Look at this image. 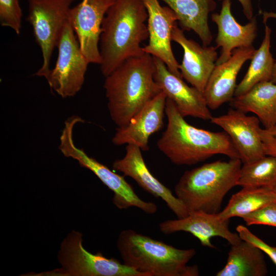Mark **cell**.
I'll use <instances>...</instances> for the list:
<instances>
[{
    "label": "cell",
    "mask_w": 276,
    "mask_h": 276,
    "mask_svg": "<svg viewBox=\"0 0 276 276\" xmlns=\"http://www.w3.org/2000/svg\"><path fill=\"white\" fill-rule=\"evenodd\" d=\"M270 17L276 18V13L266 12L263 13V20H267Z\"/></svg>",
    "instance_id": "31"
},
{
    "label": "cell",
    "mask_w": 276,
    "mask_h": 276,
    "mask_svg": "<svg viewBox=\"0 0 276 276\" xmlns=\"http://www.w3.org/2000/svg\"><path fill=\"white\" fill-rule=\"evenodd\" d=\"M117 246L126 266L145 276H197L196 265L189 266L195 249H181L136 233L131 229L119 234Z\"/></svg>",
    "instance_id": "4"
},
{
    "label": "cell",
    "mask_w": 276,
    "mask_h": 276,
    "mask_svg": "<svg viewBox=\"0 0 276 276\" xmlns=\"http://www.w3.org/2000/svg\"><path fill=\"white\" fill-rule=\"evenodd\" d=\"M155 63L154 79L166 95L175 104L184 118L187 116L204 120H211V112L203 94L194 87H190L183 80L172 73L165 63L153 56Z\"/></svg>",
    "instance_id": "14"
},
{
    "label": "cell",
    "mask_w": 276,
    "mask_h": 276,
    "mask_svg": "<svg viewBox=\"0 0 276 276\" xmlns=\"http://www.w3.org/2000/svg\"><path fill=\"white\" fill-rule=\"evenodd\" d=\"M276 185V156L265 155L241 167L237 186L272 189Z\"/></svg>",
    "instance_id": "25"
},
{
    "label": "cell",
    "mask_w": 276,
    "mask_h": 276,
    "mask_svg": "<svg viewBox=\"0 0 276 276\" xmlns=\"http://www.w3.org/2000/svg\"><path fill=\"white\" fill-rule=\"evenodd\" d=\"M56 64L45 77L51 89L63 98L75 96L81 89L89 63L83 54L71 22L65 24L57 47Z\"/></svg>",
    "instance_id": "9"
},
{
    "label": "cell",
    "mask_w": 276,
    "mask_h": 276,
    "mask_svg": "<svg viewBox=\"0 0 276 276\" xmlns=\"http://www.w3.org/2000/svg\"><path fill=\"white\" fill-rule=\"evenodd\" d=\"M242 218L247 225L257 224L276 227V202L266 204Z\"/></svg>",
    "instance_id": "27"
},
{
    "label": "cell",
    "mask_w": 276,
    "mask_h": 276,
    "mask_svg": "<svg viewBox=\"0 0 276 276\" xmlns=\"http://www.w3.org/2000/svg\"><path fill=\"white\" fill-rule=\"evenodd\" d=\"M83 120L73 116L64 123L61 132L59 149L66 157L76 160L79 165L93 172L98 178L113 192V203L119 209H127L134 206L148 214H153L157 210L156 205L152 202L145 201L135 193L132 187L120 175L95 158L88 156L84 150L75 145L73 140L75 126Z\"/></svg>",
    "instance_id": "6"
},
{
    "label": "cell",
    "mask_w": 276,
    "mask_h": 276,
    "mask_svg": "<svg viewBox=\"0 0 276 276\" xmlns=\"http://www.w3.org/2000/svg\"><path fill=\"white\" fill-rule=\"evenodd\" d=\"M273 190L274 192V193H275V195H276V185L274 187V188H273Z\"/></svg>",
    "instance_id": "33"
},
{
    "label": "cell",
    "mask_w": 276,
    "mask_h": 276,
    "mask_svg": "<svg viewBox=\"0 0 276 276\" xmlns=\"http://www.w3.org/2000/svg\"><path fill=\"white\" fill-rule=\"evenodd\" d=\"M141 151L137 146L127 145L125 156L113 163V169L132 178L145 191L161 198L177 218L188 216L190 212L182 202L151 174Z\"/></svg>",
    "instance_id": "13"
},
{
    "label": "cell",
    "mask_w": 276,
    "mask_h": 276,
    "mask_svg": "<svg viewBox=\"0 0 276 276\" xmlns=\"http://www.w3.org/2000/svg\"><path fill=\"white\" fill-rule=\"evenodd\" d=\"M235 109L257 115L265 128L276 125V83L271 81L259 82L246 93L231 101Z\"/></svg>",
    "instance_id": "20"
},
{
    "label": "cell",
    "mask_w": 276,
    "mask_h": 276,
    "mask_svg": "<svg viewBox=\"0 0 276 276\" xmlns=\"http://www.w3.org/2000/svg\"><path fill=\"white\" fill-rule=\"evenodd\" d=\"M167 98L162 91L147 103L127 126L117 128L112 139V143L118 146L132 144L142 151L148 150L150 136L164 126Z\"/></svg>",
    "instance_id": "17"
},
{
    "label": "cell",
    "mask_w": 276,
    "mask_h": 276,
    "mask_svg": "<svg viewBox=\"0 0 276 276\" xmlns=\"http://www.w3.org/2000/svg\"><path fill=\"white\" fill-rule=\"evenodd\" d=\"M272 202H276V195L273 189L243 187L232 195L227 205L218 214L224 219L229 220L235 217L242 218Z\"/></svg>",
    "instance_id": "24"
},
{
    "label": "cell",
    "mask_w": 276,
    "mask_h": 276,
    "mask_svg": "<svg viewBox=\"0 0 276 276\" xmlns=\"http://www.w3.org/2000/svg\"><path fill=\"white\" fill-rule=\"evenodd\" d=\"M148 12L142 0H114L102 25L99 42L101 72L105 77L126 59L145 53L149 38Z\"/></svg>",
    "instance_id": "1"
},
{
    "label": "cell",
    "mask_w": 276,
    "mask_h": 276,
    "mask_svg": "<svg viewBox=\"0 0 276 276\" xmlns=\"http://www.w3.org/2000/svg\"><path fill=\"white\" fill-rule=\"evenodd\" d=\"M22 10L18 0H0V24L19 35L21 28Z\"/></svg>",
    "instance_id": "26"
},
{
    "label": "cell",
    "mask_w": 276,
    "mask_h": 276,
    "mask_svg": "<svg viewBox=\"0 0 276 276\" xmlns=\"http://www.w3.org/2000/svg\"><path fill=\"white\" fill-rule=\"evenodd\" d=\"M263 252L247 241L231 245L224 267L217 276H264L267 273Z\"/></svg>",
    "instance_id": "22"
},
{
    "label": "cell",
    "mask_w": 276,
    "mask_h": 276,
    "mask_svg": "<svg viewBox=\"0 0 276 276\" xmlns=\"http://www.w3.org/2000/svg\"><path fill=\"white\" fill-rule=\"evenodd\" d=\"M229 220L222 218L218 213L195 211L183 218L162 222L159 227L160 231L166 235L180 231L189 233L197 238L202 246L215 248L211 242L213 237H221L231 245L242 240L238 233L229 230Z\"/></svg>",
    "instance_id": "15"
},
{
    "label": "cell",
    "mask_w": 276,
    "mask_h": 276,
    "mask_svg": "<svg viewBox=\"0 0 276 276\" xmlns=\"http://www.w3.org/2000/svg\"><path fill=\"white\" fill-rule=\"evenodd\" d=\"M152 56L129 58L105 77L104 88L111 119L118 128L127 126L132 119L162 91L155 81Z\"/></svg>",
    "instance_id": "2"
},
{
    "label": "cell",
    "mask_w": 276,
    "mask_h": 276,
    "mask_svg": "<svg viewBox=\"0 0 276 276\" xmlns=\"http://www.w3.org/2000/svg\"><path fill=\"white\" fill-rule=\"evenodd\" d=\"M238 1L242 6L243 13L247 19L251 20L253 18V8L251 0H238Z\"/></svg>",
    "instance_id": "30"
},
{
    "label": "cell",
    "mask_w": 276,
    "mask_h": 276,
    "mask_svg": "<svg viewBox=\"0 0 276 276\" xmlns=\"http://www.w3.org/2000/svg\"><path fill=\"white\" fill-rule=\"evenodd\" d=\"M222 1L220 13L211 15L212 20L218 27L216 47L221 48V54L216 65L228 60L235 49L252 46L257 34V22L255 17L245 25H240L231 13V0Z\"/></svg>",
    "instance_id": "19"
},
{
    "label": "cell",
    "mask_w": 276,
    "mask_h": 276,
    "mask_svg": "<svg viewBox=\"0 0 276 276\" xmlns=\"http://www.w3.org/2000/svg\"><path fill=\"white\" fill-rule=\"evenodd\" d=\"M82 234L73 231L62 242L58 254L61 267L30 276H145L114 258L93 254L82 245Z\"/></svg>",
    "instance_id": "7"
},
{
    "label": "cell",
    "mask_w": 276,
    "mask_h": 276,
    "mask_svg": "<svg viewBox=\"0 0 276 276\" xmlns=\"http://www.w3.org/2000/svg\"><path fill=\"white\" fill-rule=\"evenodd\" d=\"M142 1L148 15L149 42L143 47L144 52L160 59L172 73L182 78L171 44L172 31L178 22L177 16L168 6L162 7L158 0Z\"/></svg>",
    "instance_id": "11"
},
{
    "label": "cell",
    "mask_w": 276,
    "mask_h": 276,
    "mask_svg": "<svg viewBox=\"0 0 276 276\" xmlns=\"http://www.w3.org/2000/svg\"><path fill=\"white\" fill-rule=\"evenodd\" d=\"M271 81L276 83V61L274 62Z\"/></svg>",
    "instance_id": "32"
},
{
    "label": "cell",
    "mask_w": 276,
    "mask_h": 276,
    "mask_svg": "<svg viewBox=\"0 0 276 276\" xmlns=\"http://www.w3.org/2000/svg\"><path fill=\"white\" fill-rule=\"evenodd\" d=\"M114 0H82L71 7L68 19L81 50L89 63L101 61L99 42L105 14Z\"/></svg>",
    "instance_id": "10"
},
{
    "label": "cell",
    "mask_w": 276,
    "mask_h": 276,
    "mask_svg": "<svg viewBox=\"0 0 276 276\" xmlns=\"http://www.w3.org/2000/svg\"><path fill=\"white\" fill-rule=\"evenodd\" d=\"M236 231L240 238L259 248L270 258L276 265V247L272 246L252 233L246 226L239 225Z\"/></svg>",
    "instance_id": "28"
},
{
    "label": "cell",
    "mask_w": 276,
    "mask_h": 276,
    "mask_svg": "<svg viewBox=\"0 0 276 276\" xmlns=\"http://www.w3.org/2000/svg\"><path fill=\"white\" fill-rule=\"evenodd\" d=\"M165 113L168 124L157 142V146L172 163L193 165L217 154L229 158H240L226 133L213 132L189 124L174 103L168 98Z\"/></svg>",
    "instance_id": "3"
},
{
    "label": "cell",
    "mask_w": 276,
    "mask_h": 276,
    "mask_svg": "<svg viewBox=\"0 0 276 276\" xmlns=\"http://www.w3.org/2000/svg\"><path fill=\"white\" fill-rule=\"evenodd\" d=\"M76 0H27V20L31 25L36 42L42 56V66L35 74L45 77L52 54L68 20L72 4Z\"/></svg>",
    "instance_id": "8"
},
{
    "label": "cell",
    "mask_w": 276,
    "mask_h": 276,
    "mask_svg": "<svg viewBox=\"0 0 276 276\" xmlns=\"http://www.w3.org/2000/svg\"><path fill=\"white\" fill-rule=\"evenodd\" d=\"M255 51L252 46L235 49L228 60L216 65L203 93L209 109L215 110L231 101L237 85L238 74L243 64L252 58Z\"/></svg>",
    "instance_id": "18"
},
{
    "label": "cell",
    "mask_w": 276,
    "mask_h": 276,
    "mask_svg": "<svg viewBox=\"0 0 276 276\" xmlns=\"http://www.w3.org/2000/svg\"><path fill=\"white\" fill-rule=\"evenodd\" d=\"M266 21L263 20L265 24L264 39L251 59L250 64L246 74L237 85L235 97L246 93L259 82L271 81L274 61L270 51L271 31L266 25Z\"/></svg>",
    "instance_id": "23"
},
{
    "label": "cell",
    "mask_w": 276,
    "mask_h": 276,
    "mask_svg": "<svg viewBox=\"0 0 276 276\" xmlns=\"http://www.w3.org/2000/svg\"><path fill=\"white\" fill-rule=\"evenodd\" d=\"M266 155L276 156V125L270 128L259 129Z\"/></svg>",
    "instance_id": "29"
},
{
    "label": "cell",
    "mask_w": 276,
    "mask_h": 276,
    "mask_svg": "<svg viewBox=\"0 0 276 276\" xmlns=\"http://www.w3.org/2000/svg\"><path fill=\"white\" fill-rule=\"evenodd\" d=\"M172 40L179 44L183 50L182 62L179 66L182 78L203 94L216 66L218 48L201 47L195 41L187 39L177 25L172 31Z\"/></svg>",
    "instance_id": "16"
},
{
    "label": "cell",
    "mask_w": 276,
    "mask_h": 276,
    "mask_svg": "<svg viewBox=\"0 0 276 276\" xmlns=\"http://www.w3.org/2000/svg\"><path fill=\"white\" fill-rule=\"evenodd\" d=\"M212 123L221 127L231 139L242 163L254 162L265 156L257 117L238 109H229L224 114L212 117Z\"/></svg>",
    "instance_id": "12"
},
{
    "label": "cell",
    "mask_w": 276,
    "mask_h": 276,
    "mask_svg": "<svg viewBox=\"0 0 276 276\" xmlns=\"http://www.w3.org/2000/svg\"><path fill=\"white\" fill-rule=\"evenodd\" d=\"M242 163L218 160L187 170L175 186V196L190 213H218L226 194L237 186Z\"/></svg>",
    "instance_id": "5"
},
{
    "label": "cell",
    "mask_w": 276,
    "mask_h": 276,
    "mask_svg": "<svg viewBox=\"0 0 276 276\" xmlns=\"http://www.w3.org/2000/svg\"><path fill=\"white\" fill-rule=\"evenodd\" d=\"M178 17L183 31H193L203 46H208L213 36L208 24V16L216 7L214 0H163Z\"/></svg>",
    "instance_id": "21"
}]
</instances>
